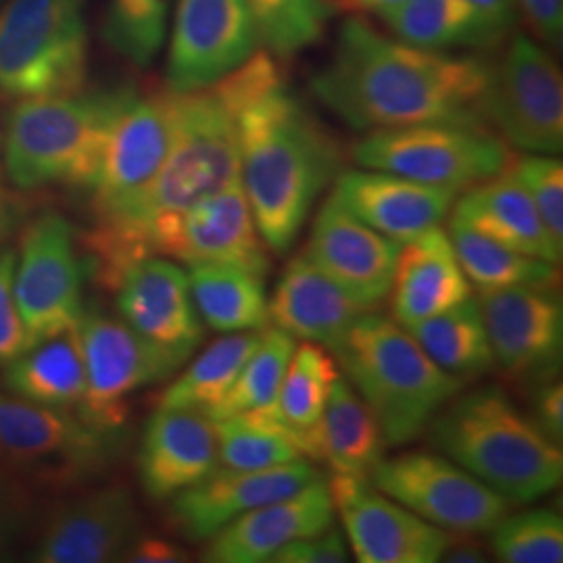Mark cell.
Segmentation results:
<instances>
[{
  "label": "cell",
  "mask_w": 563,
  "mask_h": 563,
  "mask_svg": "<svg viewBox=\"0 0 563 563\" xmlns=\"http://www.w3.org/2000/svg\"><path fill=\"white\" fill-rule=\"evenodd\" d=\"M236 104L241 184L267 251L286 255L344 167L339 139L257 51L223 78Z\"/></svg>",
  "instance_id": "obj_1"
},
{
  "label": "cell",
  "mask_w": 563,
  "mask_h": 563,
  "mask_svg": "<svg viewBox=\"0 0 563 563\" xmlns=\"http://www.w3.org/2000/svg\"><path fill=\"white\" fill-rule=\"evenodd\" d=\"M488 63L386 36L360 15L342 21L311 92L351 130L481 123Z\"/></svg>",
  "instance_id": "obj_2"
},
{
  "label": "cell",
  "mask_w": 563,
  "mask_h": 563,
  "mask_svg": "<svg viewBox=\"0 0 563 563\" xmlns=\"http://www.w3.org/2000/svg\"><path fill=\"white\" fill-rule=\"evenodd\" d=\"M426 432L441 455L509 504H534L562 484V444L551 441L499 386L460 393Z\"/></svg>",
  "instance_id": "obj_3"
},
{
  "label": "cell",
  "mask_w": 563,
  "mask_h": 563,
  "mask_svg": "<svg viewBox=\"0 0 563 563\" xmlns=\"http://www.w3.org/2000/svg\"><path fill=\"white\" fill-rule=\"evenodd\" d=\"M332 355L372 409L386 446L416 441L465 386L432 362L407 328L383 313H363Z\"/></svg>",
  "instance_id": "obj_4"
},
{
  "label": "cell",
  "mask_w": 563,
  "mask_h": 563,
  "mask_svg": "<svg viewBox=\"0 0 563 563\" xmlns=\"http://www.w3.org/2000/svg\"><path fill=\"white\" fill-rule=\"evenodd\" d=\"M134 88L21 99L7 118L2 157L20 190H92L104 144Z\"/></svg>",
  "instance_id": "obj_5"
},
{
  "label": "cell",
  "mask_w": 563,
  "mask_h": 563,
  "mask_svg": "<svg viewBox=\"0 0 563 563\" xmlns=\"http://www.w3.org/2000/svg\"><path fill=\"white\" fill-rule=\"evenodd\" d=\"M88 55L86 0H7L0 7V92L7 97L78 92Z\"/></svg>",
  "instance_id": "obj_6"
},
{
  "label": "cell",
  "mask_w": 563,
  "mask_h": 563,
  "mask_svg": "<svg viewBox=\"0 0 563 563\" xmlns=\"http://www.w3.org/2000/svg\"><path fill=\"white\" fill-rule=\"evenodd\" d=\"M351 157L365 169L397 174L462 192L490 180L511 163L509 146L481 123H416L372 130L353 144Z\"/></svg>",
  "instance_id": "obj_7"
},
{
  "label": "cell",
  "mask_w": 563,
  "mask_h": 563,
  "mask_svg": "<svg viewBox=\"0 0 563 563\" xmlns=\"http://www.w3.org/2000/svg\"><path fill=\"white\" fill-rule=\"evenodd\" d=\"M483 120L507 144L530 155L563 148V76L549 51L516 34L504 57L488 63Z\"/></svg>",
  "instance_id": "obj_8"
},
{
  "label": "cell",
  "mask_w": 563,
  "mask_h": 563,
  "mask_svg": "<svg viewBox=\"0 0 563 563\" xmlns=\"http://www.w3.org/2000/svg\"><path fill=\"white\" fill-rule=\"evenodd\" d=\"M78 334L86 367V395L78 413L102 430L118 432L128 420V397L167 380L186 363L97 307L81 309Z\"/></svg>",
  "instance_id": "obj_9"
},
{
  "label": "cell",
  "mask_w": 563,
  "mask_h": 563,
  "mask_svg": "<svg viewBox=\"0 0 563 563\" xmlns=\"http://www.w3.org/2000/svg\"><path fill=\"white\" fill-rule=\"evenodd\" d=\"M369 483L449 534H488L511 505L462 465L426 451L383 460Z\"/></svg>",
  "instance_id": "obj_10"
},
{
  "label": "cell",
  "mask_w": 563,
  "mask_h": 563,
  "mask_svg": "<svg viewBox=\"0 0 563 563\" xmlns=\"http://www.w3.org/2000/svg\"><path fill=\"white\" fill-rule=\"evenodd\" d=\"M118 432L102 430L74 409L0 395V453L48 483L84 481L102 470Z\"/></svg>",
  "instance_id": "obj_11"
},
{
  "label": "cell",
  "mask_w": 563,
  "mask_h": 563,
  "mask_svg": "<svg viewBox=\"0 0 563 563\" xmlns=\"http://www.w3.org/2000/svg\"><path fill=\"white\" fill-rule=\"evenodd\" d=\"M495 365L514 383L534 386L560 376L563 302L558 282L478 290Z\"/></svg>",
  "instance_id": "obj_12"
},
{
  "label": "cell",
  "mask_w": 563,
  "mask_h": 563,
  "mask_svg": "<svg viewBox=\"0 0 563 563\" xmlns=\"http://www.w3.org/2000/svg\"><path fill=\"white\" fill-rule=\"evenodd\" d=\"M176 132L174 92L132 90L104 144L92 186L97 222L130 213L162 172Z\"/></svg>",
  "instance_id": "obj_13"
},
{
  "label": "cell",
  "mask_w": 563,
  "mask_h": 563,
  "mask_svg": "<svg viewBox=\"0 0 563 563\" xmlns=\"http://www.w3.org/2000/svg\"><path fill=\"white\" fill-rule=\"evenodd\" d=\"M169 23L165 81L172 92L218 84L262 46L246 0H176Z\"/></svg>",
  "instance_id": "obj_14"
},
{
  "label": "cell",
  "mask_w": 563,
  "mask_h": 563,
  "mask_svg": "<svg viewBox=\"0 0 563 563\" xmlns=\"http://www.w3.org/2000/svg\"><path fill=\"white\" fill-rule=\"evenodd\" d=\"M84 262L74 230L57 213L27 223L15 262V299L27 346L55 336L80 320Z\"/></svg>",
  "instance_id": "obj_15"
},
{
  "label": "cell",
  "mask_w": 563,
  "mask_h": 563,
  "mask_svg": "<svg viewBox=\"0 0 563 563\" xmlns=\"http://www.w3.org/2000/svg\"><path fill=\"white\" fill-rule=\"evenodd\" d=\"M148 255L186 265H234L267 278L272 263L241 180L190 209L159 218L144 230Z\"/></svg>",
  "instance_id": "obj_16"
},
{
  "label": "cell",
  "mask_w": 563,
  "mask_h": 563,
  "mask_svg": "<svg viewBox=\"0 0 563 563\" xmlns=\"http://www.w3.org/2000/svg\"><path fill=\"white\" fill-rule=\"evenodd\" d=\"M328 486L357 562H441L449 532L397 504L367 478L332 474Z\"/></svg>",
  "instance_id": "obj_17"
},
{
  "label": "cell",
  "mask_w": 563,
  "mask_h": 563,
  "mask_svg": "<svg viewBox=\"0 0 563 563\" xmlns=\"http://www.w3.org/2000/svg\"><path fill=\"white\" fill-rule=\"evenodd\" d=\"M399 249L401 242L372 230L330 195L313 220L302 255L372 311L388 299Z\"/></svg>",
  "instance_id": "obj_18"
},
{
  "label": "cell",
  "mask_w": 563,
  "mask_h": 563,
  "mask_svg": "<svg viewBox=\"0 0 563 563\" xmlns=\"http://www.w3.org/2000/svg\"><path fill=\"white\" fill-rule=\"evenodd\" d=\"M318 476L320 472L302 457L253 472L218 465L209 476L172 497L169 520L184 539L201 543L246 511L292 495Z\"/></svg>",
  "instance_id": "obj_19"
},
{
  "label": "cell",
  "mask_w": 563,
  "mask_h": 563,
  "mask_svg": "<svg viewBox=\"0 0 563 563\" xmlns=\"http://www.w3.org/2000/svg\"><path fill=\"white\" fill-rule=\"evenodd\" d=\"M121 320L142 339L181 360L199 349L202 320L190 295L188 274L176 263L148 255L132 263L113 288Z\"/></svg>",
  "instance_id": "obj_20"
},
{
  "label": "cell",
  "mask_w": 563,
  "mask_h": 563,
  "mask_svg": "<svg viewBox=\"0 0 563 563\" xmlns=\"http://www.w3.org/2000/svg\"><path fill=\"white\" fill-rule=\"evenodd\" d=\"M334 501L328 481L318 476L297 493L260 505L223 526L202 549V562L265 563L292 541L322 534L334 526Z\"/></svg>",
  "instance_id": "obj_21"
},
{
  "label": "cell",
  "mask_w": 563,
  "mask_h": 563,
  "mask_svg": "<svg viewBox=\"0 0 563 563\" xmlns=\"http://www.w3.org/2000/svg\"><path fill=\"white\" fill-rule=\"evenodd\" d=\"M141 528L134 497L123 486L102 488L63 505L42 530L34 562H121Z\"/></svg>",
  "instance_id": "obj_22"
},
{
  "label": "cell",
  "mask_w": 563,
  "mask_h": 563,
  "mask_svg": "<svg viewBox=\"0 0 563 563\" xmlns=\"http://www.w3.org/2000/svg\"><path fill=\"white\" fill-rule=\"evenodd\" d=\"M220 465L216 423L199 409L159 407L144 426L139 476L153 501H167Z\"/></svg>",
  "instance_id": "obj_23"
},
{
  "label": "cell",
  "mask_w": 563,
  "mask_h": 563,
  "mask_svg": "<svg viewBox=\"0 0 563 563\" xmlns=\"http://www.w3.org/2000/svg\"><path fill=\"white\" fill-rule=\"evenodd\" d=\"M332 197L365 225L402 244L441 225L457 192L363 167L342 172Z\"/></svg>",
  "instance_id": "obj_24"
},
{
  "label": "cell",
  "mask_w": 563,
  "mask_h": 563,
  "mask_svg": "<svg viewBox=\"0 0 563 563\" xmlns=\"http://www.w3.org/2000/svg\"><path fill=\"white\" fill-rule=\"evenodd\" d=\"M267 311L276 328L292 339L316 342L330 353L341 346L351 328L367 313L305 255L284 267Z\"/></svg>",
  "instance_id": "obj_25"
},
{
  "label": "cell",
  "mask_w": 563,
  "mask_h": 563,
  "mask_svg": "<svg viewBox=\"0 0 563 563\" xmlns=\"http://www.w3.org/2000/svg\"><path fill=\"white\" fill-rule=\"evenodd\" d=\"M388 297L393 320L402 328L434 318L472 297L446 230L437 225L402 242Z\"/></svg>",
  "instance_id": "obj_26"
},
{
  "label": "cell",
  "mask_w": 563,
  "mask_h": 563,
  "mask_svg": "<svg viewBox=\"0 0 563 563\" xmlns=\"http://www.w3.org/2000/svg\"><path fill=\"white\" fill-rule=\"evenodd\" d=\"M380 426L351 383L339 376L320 420L302 432L305 460L328 463L332 474L367 478L384 460Z\"/></svg>",
  "instance_id": "obj_27"
},
{
  "label": "cell",
  "mask_w": 563,
  "mask_h": 563,
  "mask_svg": "<svg viewBox=\"0 0 563 563\" xmlns=\"http://www.w3.org/2000/svg\"><path fill=\"white\" fill-rule=\"evenodd\" d=\"M451 211V218L490 241L543 262H562V249L551 241L530 197L507 169L467 188L463 197L455 199Z\"/></svg>",
  "instance_id": "obj_28"
},
{
  "label": "cell",
  "mask_w": 563,
  "mask_h": 563,
  "mask_svg": "<svg viewBox=\"0 0 563 563\" xmlns=\"http://www.w3.org/2000/svg\"><path fill=\"white\" fill-rule=\"evenodd\" d=\"M4 367V384L20 399L74 411L84 401L86 367L78 323L34 342Z\"/></svg>",
  "instance_id": "obj_29"
},
{
  "label": "cell",
  "mask_w": 563,
  "mask_h": 563,
  "mask_svg": "<svg viewBox=\"0 0 563 563\" xmlns=\"http://www.w3.org/2000/svg\"><path fill=\"white\" fill-rule=\"evenodd\" d=\"M341 374L336 357L328 349L302 341L295 346L274 402L249 411V416L280 430L301 453L302 432L320 420L330 390Z\"/></svg>",
  "instance_id": "obj_30"
},
{
  "label": "cell",
  "mask_w": 563,
  "mask_h": 563,
  "mask_svg": "<svg viewBox=\"0 0 563 563\" xmlns=\"http://www.w3.org/2000/svg\"><path fill=\"white\" fill-rule=\"evenodd\" d=\"M383 20L395 38L428 51H488L507 41L462 0H405Z\"/></svg>",
  "instance_id": "obj_31"
},
{
  "label": "cell",
  "mask_w": 563,
  "mask_h": 563,
  "mask_svg": "<svg viewBox=\"0 0 563 563\" xmlns=\"http://www.w3.org/2000/svg\"><path fill=\"white\" fill-rule=\"evenodd\" d=\"M190 295L197 313L211 330L257 332L269 322L265 278L234 265H190Z\"/></svg>",
  "instance_id": "obj_32"
},
{
  "label": "cell",
  "mask_w": 563,
  "mask_h": 563,
  "mask_svg": "<svg viewBox=\"0 0 563 563\" xmlns=\"http://www.w3.org/2000/svg\"><path fill=\"white\" fill-rule=\"evenodd\" d=\"M407 330L432 362L465 383L486 376L497 367L481 305L474 297Z\"/></svg>",
  "instance_id": "obj_33"
},
{
  "label": "cell",
  "mask_w": 563,
  "mask_h": 563,
  "mask_svg": "<svg viewBox=\"0 0 563 563\" xmlns=\"http://www.w3.org/2000/svg\"><path fill=\"white\" fill-rule=\"evenodd\" d=\"M262 334L232 332L211 342L201 355L190 363L174 383L167 386L159 399V407H186L211 411L225 399L232 384L236 383L242 365L255 351Z\"/></svg>",
  "instance_id": "obj_34"
},
{
  "label": "cell",
  "mask_w": 563,
  "mask_h": 563,
  "mask_svg": "<svg viewBox=\"0 0 563 563\" xmlns=\"http://www.w3.org/2000/svg\"><path fill=\"white\" fill-rule=\"evenodd\" d=\"M446 234L453 242L465 278L478 290L549 284L560 278L555 263L523 255L505 244L490 241L455 218H451Z\"/></svg>",
  "instance_id": "obj_35"
},
{
  "label": "cell",
  "mask_w": 563,
  "mask_h": 563,
  "mask_svg": "<svg viewBox=\"0 0 563 563\" xmlns=\"http://www.w3.org/2000/svg\"><path fill=\"white\" fill-rule=\"evenodd\" d=\"M174 2L109 0L102 21V41L132 65L141 69L151 67L167 41Z\"/></svg>",
  "instance_id": "obj_36"
},
{
  "label": "cell",
  "mask_w": 563,
  "mask_h": 563,
  "mask_svg": "<svg viewBox=\"0 0 563 563\" xmlns=\"http://www.w3.org/2000/svg\"><path fill=\"white\" fill-rule=\"evenodd\" d=\"M295 346L297 339L280 328L274 325L263 330L262 339L242 365L236 383L232 384L225 399L211 411L209 418L218 422L230 416H241L272 405L280 390L282 378L295 353Z\"/></svg>",
  "instance_id": "obj_37"
},
{
  "label": "cell",
  "mask_w": 563,
  "mask_h": 563,
  "mask_svg": "<svg viewBox=\"0 0 563 563\" xmlns=\"http://www.w3.org/2000/svg\"><path fill=\"white\" fill-rule=\"evenodd\" d=\"M262 46L276 59L295 57L320 41L334 9L325 0H246Z\"/></svg>",
  "instance_id": "obj_38"
},
{
  "label": "cell",
  "mask_w": 563,
  "mask_h": 563,
  "mask_svg": "<svg viewBox=\"0 0 563 563\" xmlns=\"http://www.w3.org/2000/svg\"><path fill=\"white\" fill-rule=\"evenodd\" d=\"M216 423L220 465L239 472L267 470L297 462L302 455L280 430L249 413L230 416Z\"/></svg>",
  "instance_id": "obj_39"
},
{
  "label": "cell",
  "mask_w": 563,
  "mask_h": 563,
  "mask_svg": "<svg viewBox=\"0 0 563 563\" xmlns=\"http://www.w3.org/2000/svg\"><path fill=\"white\" fill-rule=\"evenodd\" d=\"M490 549L505 563H562L563 520L553 509L505 516L490 530Z\"/></svg>",
  "instance_id": "obj_40"
},
{
  "label": "cell",
  "mask_w": 563,
  "mask_h": 563,
  "mask_svg": "<svg viewBox=\"0 0 563 563\" xmlns=\"http://www.w3.org/2000/svg\"><path fill=\"white\" fill-rule=\"evenodd\" d=\"M507 172L526 190L551 241L563 251V163L555 155H523Z\"/></svg>",
  "instance_id": "obj_41"
},
{
  "label": "cell",
  "mask_w": 563,
  "mask_h": 563,
  "mask_svg": "<svg viewBox=\"0 0 563 563\" xmlns=\"http://www.w3.org/2000/svg\"><path fill=\"white\" fill-rule=\"evenodd\" d=\"M15 262L13 249H0V365H9L27 349L25 328L15 299Z\"/></svg>",
  "instance_id": "obj_42"
},
{
  "label": "cell",
  "mask_w": 563,
  "mask_h": 563,
  "mask_svg": "<svg viewBox=\"0 0 563 563\" xmlns=\"http://www.w3.org/2000/svg\"><path fill=\"white\" fill-rule=\"evenodd\" d=\"M274 563H344L349 562L346 537L339 526H330L322 534L292 541L272 558Z\"/></svg>",
  "instance_id": "obj_43"
},
{
  "label": "cell",
  "mask_w": 563,
  "mask_h": 563,
  "mask_svg": "<svg viewBox=\"0 0 563 563\" xmlns=\"http://www.w3.org/2000/svg\"><path fill=\"white\" fill-rule=\"evenodd\" d=\"M528 416L551 441L562 444L563 384L560 378H551V380H544V383L532 386L530 413Z\"/></svg>",
  "instance_id": "obj_44"
},
{
  "label": "cell",
  "mask_w": 563,
  "mask_h": 563,
  "mask_svg": "<svg viewBox=\"0 0 563 563\" xmlns=\"http://www.w3.org/2000/svg\"><path fill=\"white\" fill-rule=\"evenodd\" d=\"M530 27L551 48H562L563 0H518Z\"/></svg>",
  "instance_id": "obj_45"
},
{
  "label": "cell",
  "mask_w": 563,
  "mask_h": 563,
  "mask_svg": "<svg viewBox=\"0 0 563 563\" xmlns=\"http://www.w3.org/2000/svg\"><path fill=\"white\" fill-rule=\"evenodd\" d=\"M188 555L180 544L159 537H136L128 547L121 562L134 563H178L186 562Z\"/></svg>",
  "instance_id": "obj_46"
},
{
  "label": "cell",
  "mask_w": 563,
  "mask_h": 563,
  "mask_svg": "<svg viewBox=\"0 0 563 563\" xmlns=\"http://www.w3.org/2000/svg\"><path fill=\"white\" fill-rule=\"evenodd\" d=\"M25 505L18 493L0 481V558L11 551L23 530Z\"/></svg>",
  "instance_id": "obj_47"
},
{
  "label": "cell",
  "mask_w": 563,
  "mask_h": 563,
  "mask_svg": "<svg viewBox=\"0 0 563 563\" xmlns=\"http://www.w3.org/2000/svg\"><path fill=\"white\" fill-rule=\"evenodd\" d=\"M472 7L483 20L497 27L504 36H509L518 20V0H462Z\"/></svg>",
  "instance_id": "obj_48"
},
{
  "label": "cell",
  "mask_w": 563,
  "mask_h": 563,
  "mask_svg": "<svg viewBox=\"0 0 563 563\" xmlns=\"http://www.w3.org/2000/svg\"><path fill=\"white\" fill-rule=\"evenodd\" d=\"M486 555H488V551L474 537L451 534V541L444 549L441 562L481 563L486 562Z\"/></svg>",
  "instance_id": "obj_49"
},
{
  "label": "cell",
  "mask_w": 563,
  "mask_h": 563,
  "mask_svg": "<svg viewBox=\"0 0 563 563\" xmlns=\"http://www.w3.org/2000/svg\"><path fill=\"white\" fill-rule=\"evenodd\" d=\"M405 0H341L342 7H349L353 11H365V13H376L383 18L384 13L393 11Z\"/></svg>",
  "instance_id": "obj_50"
},
{
  "label": "cell",
  "mask_w": 563,
  "mask_h": 563,
  "mask_svg": "<svg viewBox=\"0 0 563 563\" xmlns=\"http://www.w3.org/2000/svg\"><path fill=\"white\" fill-rule=\"evenodd\" d=\"M11 228H13V211L0 199V241L11 232Z\"/></svg>",
  "instance_id": "obj_51"
},
{
  "label": "cell",
  "mask_w": 563,
  "mask_h": 563,
  "mask_svg": "<svg viewBox=\"0 0 563 563\" xmlns=\"http://www.w3.org/2000/svg\"><path fill=\"white\" fill-rule=\"evenodd\" d=\"M325 2H328V4H330V7H332V9H334V7H336V4H341V0H325Z\"/></svg>",
  "instance_id": "obj_52"
}]
</instances>
